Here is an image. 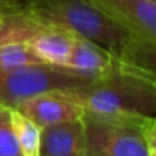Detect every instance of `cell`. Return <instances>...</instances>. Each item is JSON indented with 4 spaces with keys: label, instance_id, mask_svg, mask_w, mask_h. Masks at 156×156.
Returning a JSON list of instances; mask_svg holds the SVG:
<instances>
[{
    "label": "cell",
    "instance_id": "obj_7",
    "mask_svg": "<svg viewBox=\"0 0 156 156\" xmlns=\"http://www.w3.org/2000/svg\"><path fill=\"white\" fill-rule=\"evenodd\" d=\"M40 156H85L82 117L41 127Z\"/></svg>",
    "mask_w": 156,
    "mask_h": 156
},
{
    "label": "cell",
    "instance_id": "obj_4",
    "mask_svg": "<svg viewBox=\"0 0 156 156\" xmlns=\"http://www.w3.org/2000/svg\"><path fill=\"white\" fill-rule=\"evenodd\" d=\"M93 79L62 65L44 62L14 70H0V103L14 109L24 99L50 91L71 93L88 85Z\"/></svg>",
    "mask_w": 156,
    "mask_h": 156
},
{
    "label": "cell",
    "instance_id": "obj_10",
    "mask_svg": "<svg viewBox=\"0 0 156 156\" xmlns=\"http://www.w3.org/2000/svg\"><path fill=\"white\" fill-rule=\"evenodd\" d=\"M64 67L88 77H99L114 67V53L96 41L76 35L71 55Z\"/></svg>",
    "mask_w": 156,
    "mask_h": 156
},
{
    "label": "cell",
    "instance_id": "obj_16",
    "mask_svg": "<svg viewBox=\"0 0 156 156\" xmlns=\"http://www.w3.org/2000/svg\"><path fill=\"white\" fill-rule=\"evenodd\" d=\"M24 9V2L21 0H0V15L18 12Z\"/></svg>",
    "mask_w": 156,
    "mask_h": 156
},
{
    "label": "cell",
    "instance_id": "obj_1",
    "mask_svg": "<svg viewBox=\"0 0 156 156\" xmlns=\"http://www.w3.org/2000/svg\"><path fill=\"white\" fill-rule=\"evenodd\" d=\"M24 11L40 24L65 29L115 53L129 34L93 0H26Z\"/></svg>",
    "mask_w": 156,
    "mask_h": 156
},
{
    "label": "cell",
    "instance_id": "obj_5",
    "mask_svg": "<svg viewBox=\"0 0 156 156\" xmlns=\"http://www.w3.org/2000/svg\"><path fill=\"white\" fill-rule=\"evenodd\" d=\"M129 35L156 40V0H93Z\"/></svg>",
    "mask_w": 156,
    "mask_h": 156
},
{
    "label": "cell",
    "instance_id": "obj_11",
    "mask_svg": "<svg viewBox=\"0 0 156 156\" xmlns=\"http://www.w3.org/2000/svg\"><path fill=\"white\" fill-rule=\"evenodd\" d=\"M41 26L23 9L0 17V44L27 41Z\"/></svg>",
    "mask_w": 156,
    "mask_h": 156
},
{
    "label": "cell",
    "instance_id": "obj_3",
    "mask_svg": "<svg viewBox=\"0 0 156 156\" xmlns=\"http://www.w3.org/2000/svg\"><path fill=\"white\" fill-rule=\"evenodd\" d=\"M146 117L149 115H102L83 111L85 156H149Z\"/></svg>",
    "mask_w": 156,
    "mask_h": 156
},
{
    "label": "cell",
    "instance_id": "obj_17",
    "mask_svg": "<svg viewBox=\"0 0 156 156\" xmlns=\"http://www.w3.org/2000/svg\"><path fill=\"white\" fill-rule=\"evenodd\" d=\"M149 156H156V149H150L149 150Z\"/></svg>",
    "mask_w": 156,
    "mask_h": 156
},
{
    "label": "cell",
    "instance_id": "obj_15",
    "mask_svg": "<svg viewBox=\"0 0 156 156\" xmlns=\"http://www.w3.org/2000/svg\"><path fill=\"white\" fill-rule=\"evenodd\" d=\"M144 136L149 149H156V117L149 115L144 120Z\"/></svg>",
    "mask_w": 156,
    "mask_h": 156
},
{
    "label": "cell",
    "instance_id": "obj_14",
    "mask_svg": "<svg viewBox=\"0 0 156 156\" xmlns=\"http://www.w3.org/2000/svg\"><path fill=\"white\" fill-rule=\"evenodd\" d=\"M0 156H23L12 124V108L0 103Z\"/></svg>",
    "mask_w": 156,
    "mask_h": 156
},
{
    "label": "cell",
    "instance_id": "obj_6",
    "mask_svg": "<svg viewBox=\"0 0 156 156\" xmlns=\"http://www.w3.org/2000/svg\"><path fill=\"white\" fill-rule=\"evenodd\" d=\"M14 109L29 117L40 127H46L55 123L79 118L83 114V108L68 93L50 91L21 100Z\"/></svg>",
    "mask_w": 156,
    "mask_h": 156
},
{
    "label": "cell",
    "instance_id": "obj_9",
    "mask_svg": "<svg viewBox=\"0 0 156 156\" xmlns=\"http://www.w3.org/2000/svg\"><path fill=\"white\" fill-rule=\"evenodd\" d=\"M74 40L76 35L65 29L41 26L27 40V44L41 62L64 67L71 55Z\"/></svg>",
    "mask_w": 156,
    "mask_h": 156
},
{
    "label": "cell",
    "instance_id": "obj_13",
    "mask_svg": "<svg viewBox=\"0 0 156 156\" xmlns=\"http://www.w3.org/2000/svg\"><path fill=\"white\" fill-rule=\"evenodd\" d=\"M41 62L27 41H11L0 44V70H14Z\"/></svg>",
    "mask_w": 156,
    "mask_h": 156
},
{
    "label": "cell",
    "instance_id": "obj_8",
    "mask_svg": "<svg viewBox=\"0 0 156 156\" xmlns=\"http://www.w3.org/2000/svg\"><path fill=\"white\" fill-rule=\"evenodd\" d=\"M115 65L156 87V40L129 35L114 53Z\"/></svg>",
    "mask_w": 156,
    "mask_h": 156
},
{
    "label": "cell",
    "instance_id": "obj_12",
    "mask_svg": "<svg viewBox=\"0 0 156 156\" xmlns=\"http://www.w3.org/2000/svg\"><path fill=\"white\" fill-rule=\"evenodd\" d=\"M12 124H14V130L17 135L21 155L40 156L41 127L17 109H12Z\"/></svg>",
    "mask_w": 156,
    "mask_h": 156
},
{
    "label": "cell",
    "instance_id": "obj_2",
    "mask_svg": "<svg viewBox=\"0 0 156 156\" xmlns=\"http://www.w3.org/2000/svg\"><path fill=\"white\" fill-rule=\"evenodd\" d=\"M83 111L102 115H153L156 114V87L129 73L115 62L105 74L88 85L68 93Z\"/></svg>",
    "mask_w": 156,
    "mask_h": 156
},
{
    "label": "cell",
    "instance_id": "obj_18",
    "mask_svg": "<svg viewBox=\"0 0 156 156\" xmlns=\"http://www.w3.org/2000/svg\"><path fill=\"white\" fill-rule=\"evenodd\" d=\"M0 17H2V15H0Z\"/></svg>",
    "mask_w": 156,
    "mask_h": 156
}]
</instances>
